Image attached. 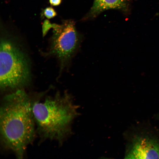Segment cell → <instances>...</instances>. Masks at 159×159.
<instances>
[{
    "label": "cell",
    "mask_w": 159,
    "mask_h": 159,
    "mask_svg": "<svg viewBox=\"0 0 159 159\" xmlns=\"http://www.w3.org/2000/svg\"><path fill=\"white\" fill-rule=\"evenodd\" d=\"M36 129L32 98L20 89L5 95L0 108L1 143L19 159L35 138Z\"/></svg>",
    "instance_id": "6da1fadb"
},
{
    "label": "cell",
    "mask_w": 159,
    "mask_h": 159,
    "mask_svg": "<svg viewBox=\"0 0 159 159\" xmlns=\"http://www.w3.org/2000/svg\"><path fill=\"white\" fill-rule=\"evenodd\" d=\"M32 100L36 131L44 140L62 144L72 133V125L79 113L78 107L68 93H59L45 98Z\"/></svg>",
    "instance_id": "7a4b0ae2"
},
{
    "label": "cell",
    "mask_w": 159,
    "mask_h": 159,
    "mask_svg": "<svg viewBox=\"0 0 159 159\" xmlns=\"http://www.w3.org/2000/svg\"><path fill=\"white\" fill-rule=\"evenodd\" d=\"M0 42V88L3 90L21 89L30 80L28 61L10 39L3 37Z\"/></svg>",
    "instance_id": "3957f363"
},
{
    "label": "cell",
    "mask_w": 159,
    "mask_h": 159,
    "mask_svg": "<svg viewBox=\"0 0 159 159\" xmlns=\"http://www.w3.org/2000/svg\"><path fill=\"white\" fill-rule=\"evenodd\" d=\"M53 29L50 53L59 60L61 68L70 62L78 49L81 42L74 22L64 21L61 24H53Z\"/></svg>",
    "instance_id": "277c9868"
},
{
    "label": "cell",
    "mask_w": 159,
    "mask_h": 159,
    "mask_svg": "<svg viewBox=\"0 0 159 159\" xmlns=\"http://www.w3.org/2000/svg\"><path fill=\"white\" fill-rule=\"evenodd\" d=\"M125 157L127 159H159V141L148 136H136L127 148Z\"/></svg>",
    "instance_id": "5b68a950"
},
{
    "label": "cell",
    "mask_w": 159,
    "mask_h": 159,
    "mask_svg": "<svg viewBox=\"0 0 159 159\" xmlns=\"http://www.w3.org/2000/svg\"><path fill=\"white\" fill-rule=\"evenodd\" d=\"M128 0H94L93 5L85 18H93L109 9H117L127 13L129 9Z\"/></svg>",
    "instance_id": "8992f818"
},
{
    "label": "cell",
    "mask_w": 159,
    "mask_h": 159,
    "mask_svg": "<svg viewBox=\"0 0 159 159\" xmlns=\"http://www.w3.org/2000/svg\"><path fill=\"white\" fill-rule=\"evenodd\" d=\"M42 15L48 19L54 17L57 15V13L52 7H48L45 8L42 12Z\"/></svg>",
    "instance_id": "52a82bcc"
},
{
    "label": "cell",
    "mask_w": 159,
    "mask_h": 159,
    "mask_svg": "<svg viewBox=\"0 0 159 159\" xmlns=\"http://www.w3.org/2000/svg\"><path fill=\"white\" fill-rule=\"evenodd\" d=\"M53 27V24L51 23L48 20H45L42 26V34L43 36H45L49 30Z\"/></svg>",
    "instance_id": "ba28073f"
},
{
    "label": "cell",
    "mask_w": 159,
    "mask_h": 159,
    "mask_svg": "<svg viewBox=\"0 0 159 159\" xmlns=\"http://www.w3.org/2000/svg\"><path fill=\"white\" fill-rule=\"evenodd\" d=\"M62 0H49L50 5L52 6H59L61 3Z\"/></svg>",
    "instance_id": "9c48e42d"
}]
</instances>
